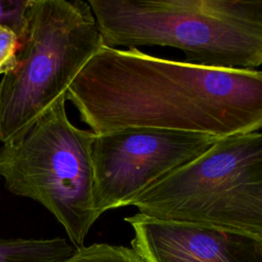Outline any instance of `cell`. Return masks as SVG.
<instances>
[{
	"label": "cell",
	"mask_w": 262,
	"mask_h": 262,
	"mask_svg": "<svg viewBox=\"0 0 262 262\" xmlns=\"http://www.w3.org/2000/svg\"><path fill=\"white\" fill-rule=\"evenodd\" d=\"M130 206L159 220L262 236V132L217 139Z\"/></svg>",
	"instance_id": "obj_4"
},
{
	"label": "cell",
	"mask_w": 262,
	"mask_h": 262,
	"mask_svg": "<svg viewBox=\"0 0 262 262\" xmlns=\"http://www.w3.org/2000/svg\"><path fill=\"white\" fill-rule=\"evenodd\" d=\"M29 0H0V25L10 27L18 36L21 34Z\"/></svg>",
	"instance_id": "obj_11"
},
{
	"label": "cell",
	"mask_w": 262,
	"mask_h": 262,
	"mask_svg": "<svg viewBox=\"0 0 262 262\" xmlns=\"http://www.w3.org/2000/svg\"><path fill=\"white\" fill-rule=\"evenodd\" d=\"M103 45L82 0H29L16 67L0 80V141L16 137L67 91Z\"/></svg>",
	"instance_id": "obj_3"
},
{
	"label": "cell",
	"mask_w": 262,
	"mask_h": 262,
	"mask_svg": "<svg viewBox=\"0 0 262 262\" xmlns=\"http://www.w3.org/2000/svg\"><path fill=\"white\" fill-rule=\"evenodd\" d=\"M75 250L62 237L0 238V262H58Z\"/></svg>",
	"instance_id": "obj_8"
},
{
	"label": "cell",
	"mask_w": 262,
	"mask_h": 262,
	"mask_svg": "<svg viewBox=\"0 0 262 262\" xmlns=\"http://www.w3.org/2000/svg\"><path fill=\"white\" fill-rule=\"evenodd\" d=\"M134 249L146 262H262V236L137 213L125 218Z\"/></svg>",
	"instance_id": "obj_7"
},
{
	"label": "cell",
	"mask_w": 262,
	"mask_h": 262,
	"mask_svg": "<svg viewBox=\"0 0 262 262\" xmlns=\"http://www.w3.org/2000/svg\"><path fill=\"white\" fill-rule=\"evenodd\" d=\"M95 135L127 128L206 133L262 130V70L175 61L102 45L67 94Z\"/></svg>",
	"instance_id": "obj_1"
},
{
	"label": "cell",
	"mask_w": 262,
	"mask_h": 262,
	"mask_svg": "<svg viewBox=\"0 0 262 262\" xmlns=\"http://www.w3.org/2000/svg\"><path fill=\"white\" fill-rule=\"evenodd\" d=\"M66 100L61 95L25 131L2 143L0 176L9 192L45 207L78 249L99 218L91 157L96 135L71 123Z\"/></svg>",
	"instance_id": "obj_5"
},
{
	"label": "cell",
	"mask_w": 262,
	"mask_h": 262,
	"mask_svg": "<svg viewBox=\"0 0 262 262\" xmlns=\"http://www.w3.org/2000/svg\"><path fill=\"white\" fill-rule=\"evenodd\" d=\"M19 38L8 26L0 25V75L12 71L17 64Z\"/></svg>",
	"instance_id": "obj_10"
},
{
	"label": "cell",
	"mask_w": 262,
	"mask_h": 262,
	"mask_svg": "<svg viewBox=\"0 0 262 262\" xmlns=\"http://www.w3.org/2000/svg\"><path fill=\"white\" fill-rule=\"evenodd\" d=\"M58 262H146L134 249L110 244H92L76 249Z\"/></svg>",
	"instance_id": "obj_9"
},
{
	"label": "cell",
	"mask_w": 262,
	"mask_h": 262,
	"mask_svg": "<svg viewBox=\"0 0 262 262\" xmlns=\"http://www.w3.org/2000/svg\"><path fill=\"white\" fill-rule=\"evenodd\" d=\"M103 45L168 46L185 62L227 70L262 66V1L89 0Z\"/></svg>",
	"instance_id": "obj_2"
},
{
	"label": "cell",
	"mask_w": 262,
	"mask_h": 262,
	"mask_svg": "<svg viewBox=\"0 0 262 262\" xmlns=\"http://www.w3.org/2000/svg\"><path fill=\"white\" fill-rule=\"evenodd\" d=\"M217 139L206 133L152 128L96 135L91 157L97 214L130 206L136 196L199 158Z\"/></svg>",
	"instance_id": "obj_6"
}]
</instances>
